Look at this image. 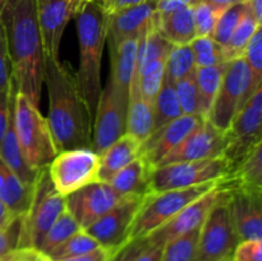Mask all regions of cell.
I'll use <instances>...</instances> for the list:
<instances>
[{"instance_id": "b9f144b4", "label": "cell", "mask_w": 262, "mask_h": 261, "mask_svg": "<svg viewBox=\"0 0 262 261\" xmlns=\"http://www.w3.org/2000/svg\"><path fill=\"white\" fill-rule=\"evenodd\" d=\"M243 60L251 69L256 79L262 82V31L261 27L256 30L251 40L248 41L242 55Z\"/></svg>"}, {"instance_id": "30bf717a", "label": "cell", "mask_w": 262, "mask_h": 261, "mask_svg": "<svg viewBox=\"0 0 262 261\" xmlns=\"http://www.w3.org/2000/svg\"><path fill=\"white\" fill-rule=\"evenodd\" d=\"M128 100L129 95L119 90L109 77L106 84L101 90L92 122L90 148L97 155H101L112 143L127 133Z\"/></svg>"}, {"instance_id": "52a82bcc", "label": "cell", "mask_w": 262, "mask_h": 261, "mask_svg": "<svg viewBox=\"0 0 262 261\" xmlns=\"http://www.w3.org/2000/svg\"><path fill=\"white\" fill-rule=\"evenodd\" d=\"M261 86L262 82L255 78L243 58L228 61L206 119L219 130L227 132L235 114Z\"/></svg>"}, {"instance_id": "277c9868", "label": "cell", "mask_w": 262, "mask_h": 261, "mask_svg": "<svg viewBox=\"0 0 262 261\" xmlns=\"http://www.w3.org/2000/svg\"><path fill=\"white\" fill-rule=\"evenodd\" d=\"M14 128L30 168L36 171L46 168L58 154L48 120L37 105L18 90L14 100Z\"/></svg>"}, {"instance_id": "ee69618b", "label": "cell", "mask_w": 262, "mask_h": 261, "mask_svg": "<svg viewBox=\"0 0 262 261\" xmlns=\"http://www.w3.org/2000/svg\"><path fill=\"white\" fill-rule=\"evenodd\" d=\"M12 81V64H10L9 53H8V44L4 27H3L2 19H0V91L9 90Z\"/></svg>"}, {"instance_id": "7bdbcfd3", "label": "cell", "mask_w": 262, "mask_h": 261, "mask_svg": "<svg viewBox=\"0 0 262 261\" xmlns=\"http://www.w3.org/2000/svg\"><path fill=\"white\" fill-rule=\"evenodd\" d=\"M19 229L20 216L15 217L8 227L0 228V260L7 258L13 251L18 248Z\"/></svg>"}, {"instance_id": "f546056e", "label": "cell", "mask_w": 262, "mask_h": 261, "mask_svg": "<svg viewBox=\"0 0 262 261\" xmlns=\"http://www.w3.org/2000/svg\"><path fill=\"white\" fill-rule=\"evenodd\" d=\"M171 48H173V45L169 41H166L151 23L150 27L138 38L135 76L140 74L148 64L155 61L156 59L168 56Z\"/></svg>"}, {"instance_id": "f1b7e54d", "label": "cell", "mask_w": 262, "mask_h": 261, "mask_svg": "<svg viewBox=\"0 0 262 261\" xmlns=\"http://www.w3.org/2000/svg\"><path fill=\"white\" fill-rule=\"evenodd\" d=\"M227 64L228 63L211 67H197L196 72H194L200 100V114L205 119L207 118V114H209L217 91H219Z\"/></svg>"}, {"instance_id": "4dcf8cb0", "label": "cell", "mask_w": 262, "mask_h": 261, "mask_svg": "<svg viewBox=\"0 0 262 261\" xmlns=\"http://www.w3.org/2000/svg\"><path fill=\"white\" fill-rule=\"evenodd\" d=\"M154 109V130L159 129L163 125L168 124L171 120L179 118L182 114L178 99H177L176 89L173 82L164 78L163 86L156 95L152 104Z\"/></svg>"}, {"instance_id": "d6986e66", "label": "cell", "mask_w": 262, "mask_h": 261, "mask_svg": "<svg viewBox=\"0 0 262 261\" xmlns=\"http://www.w3.org/2000/svg\"><path fill=\"white\" fill-rule=\"evenodd\" d=\"M158 0H146L133 7L125 8L109 15L107 20V42L109 48L117 46L129 38H140L150 27L156 12Z\"/></svg>"}, {"instance_id": "4fadbf2b", "label": "cell", "mask_w": 262, "mask_h": 261, "mask_svg": "<svg viewBox=\"0 0 262 261\" xmlns=\"http://www.w3.org/2000/svg\"><path fill=\"white\" fill-rule=\"evenodd\" d=\"M145 196H128L109 212L84 228L101 247L115 251L129 240V232Z\"/></svg>"}, {"instance_id": "5b68a950", "label": "cell", "mask_w": 262, "mask_h": 261, "mask_svg": "<svg viewBox=\"0 0 262 261\" xmlns=\"http://www.w3.org/2000/svg\"><path fill=\"white\" fill-rule=\"evenodd\" d=\"M66 210V197L55 191L48 166L37 171L27 211L20 216L18 248L38 250L43 237Z\"/></svg>"}, {"instance_id": "8992f818", "label": "cell", "mask_w": 262, "mask_h": 261, "mask_svg": "<svg viewBox=\"0 0 262 261\" xmlns=\"http://www.w3.org/2000/svg\"><path fill=\"white\" fill-rule=\"evenodd\" d=\"M220 181L206 182L182 189L147 193L138 210L129 232V240L146 238L163 227L189 204L204 196L207 192L217 188Z\"/></svg>"}, {"instance_id": "bcb514c9", "label": "cell", "mask_w": 262, "mask_h": 261, "mask_svg": "<svg viewBox=\"0 0 262 261\" xmlns=\"http://www.w3.org/2000/svg\"><path fill=\"white\" fill-rule=\"evenodd\" d=\"M232 257L234 261H262V240L241 241Z\"/></svg>"}, {"instance_id": "603a6c76", "label": "cell", "mask_w": 262, "mask_h": 261, "mask_svg": "<svg viewBox=\"0 0 262 261\" xmlns=\"http://www.w3.org/2000/svg\"><path fill=\"white\" fill-rule=\"evenodd\" d=\"M141 145L142 142L129 133H124L112 143L100 155L99 181L107 183L118 171L140 158Z\"/></svg>"}, {"instance_id": "484cf974", "label": "cell", "mask_w": 262, "mask_h": 261, "mask_svg": "<svg viewBox=\"0 0 262 261\" xmlns=\"http://www.w3.org/2000/svg\"><path fill=\"white\" fill-rule=\"evenodd\" d=\"M138 38L122 41L110 49V74L115 84L124 94L129 95L130 83L136 71Z\"/></svg>"}, {"instance_id": "ba28073f", "label": "cell", "mask_w": 262, "mask_h": 261, "mask_svg": "<svg viewBox=\"0 0 262 261\" xmlns=\"http://www.w3.org/2000/svg\"><path fill=\"white\" fill-rule=\"evenodd\" d=\"M229 196V191L223 188L222 196L200 227L196 261H223L232 257L239 243Z\"/></svg>"}, {"instance_id": "f6af8a7d", "label": "cell", "mask_w": 262, "mask_h": 261, "mask_svg": "<svg viewBox=\"0 0 262 261\" xmlns=\"http://www.w3.org/2000/svg\"><path fill=\"white\" fill-rule=\"evenodd\" d=\"M148 245L146 238H138V240H128L123 243L120 247L113 251L107 261H133L136 256Z\"/></svg>"}, {"instance_id": "7a4b0ae2", "label": "cell", "mask_w": 262, "mask_h": 261, "mask_svg": "<svg viewBox=\"0 0 262 261\" xmlns=\"http://www.w3.org/2000/svg\"><path fill=\"white\" fill-rule=\"evenodd\" d=\"M43 84L49 95V128L58 153L90 148L92 118L82 97L76 72L67 63L46 56Z\"/></svg>"}, {"instance_id": "60d3db41", "label": "cell", "mask_w": 262, "mask_h": 261, "mask_svg": "<svg viewBox=\"0 0 262 261\" xmlns=\"http://www.w3.org/2000/svg\"><path fill=\"white\" fill-rule=\"evenodd\" d=\"M224 10V8L209 3H196L193 5V14L197 37H211L217 19Z\"/></svg>"}, {"instance_id": "8d00e7d4", "label": "cell", "mask_w": 262, "mask_h": 261, "mask_svg": "<svg viewBox=\"0 0 262 261\" xmlns=\"http://www.w3.org/2000/svg\"><path fill=\"white\" fill-rule=\"evenodd\" d=\"M97 247H101L99 242L94 240L89 233L81 229L45 256H48L51 261H59L64 260V258L83 255V253L90 252V251L95 250Z\"/></svg>"}, {"instance_id": "f5cc1de1", "label": "cell", "mask_w": 262, "mask_h": 261, "mask_svg": "<svg viewBox=\"0 0 262 261\" xmlns=\"http://www.w3.org/2000/svg\"><path fill=\"white\" fill-rule=\"evenodd\" d=\"M161 251L163 247H159V246H152L148 243L133 261H160L161 257Z\"/></svg>"}, {"instance_id": "e575fe53", "label": "cell", "mask_w": 262, "mask_h": 261, "mask_svg": "<svg viewBox=\"0 0 262 261\" xmlns=\"http://www.w3.org/2000/svg\"><path fill=\"white\" fill-rule=\"evenodd\" d=\"M166 58L168 56L156 59L155 61L148 64L140 74L133 76V79L137 82L141 95L151 105L154 104V100H155L156 95L159 94L161 86H163L164 77H165Z\"/></svg>"}, {"instance_id": "11a10c76", "label": "cell", "mask_w": 262, "mask_h": 261, "mask_svg": "<svg viewBox=\"0 0 262 261\" xmlns=\"http://www.w3.org/2000/svg\"><path fill=\"white\" fill-rule=\"evenodd\" d=\"M15 217L18 216H13V215L10 214L9 210L7 209V206H5L2 202V200H0V228L8 227Z\"/></svg>"}, {"instance_id": "db71d44e", "label": "cell", "mask_w": 262, "mask_h": 261, "mask_svg": "<svg viewBox=\"0 0 262 261\" xmlns=\"http://www.w3.org/2000/svg\"><path fill=\"white\" fill-rule=\"evenodd\" d=\"M246 8L258 23L262 22V0H246Z\"/></svg>"}, {"instance_id": "83f0119b", "label": "cell", "mask_w": 262, "mask_h": 261, "mask_svg": "<svg viewBox=\"0 0 262 261\" xmlns=\"http://www.w3.org/2000/svg\"><path fill=\"white\" fill-rule=\"evenodd\" d=\"M152 169L142 158L118 171L107 183L123 196H146L150 193V176Z\"/></svg>"}, {"instance_id": "ab89813d", "label": "cell", "mask_w": 262, "mask_h": 261, "mask_svg": "<svg viewBox=\"0 0 262 261\" xmlns=\"http://www.w3.org/2000/svg\"><path fill=\"white\" fill-rule=\"evenodd\" d=\"M246 13V4L245 3H239V4L232 5V7L227 8L222 15L217 19L216 26L214 28L211 38H214L219 45L225 46L229 41L230 36L234 32L235 27L239 23L241 18Z\"/></svg>"}, {"instance_id": "8fae6325", "label": "cell", "mask_w": 262, "mask_h": 261, "mask_svg": "<svg viewBox=\"0 0 262 261\" xmlns=\"http://www.w3.org/2000/svg\"><path fill=\"white\" fill-rule=\"evenodd\" d=\"M100 155L91 148H73L56 154L48 165L51 183L58 193L68 194L99 181Z\"/></svg>"}, {"instance_id": "7402d4cb", "label": "cell", "mask_w": 262, "mask_h": 261, "mask_svg": "<svg viewBox=\"0 0 262 261\" xmlns=\"http://www.w3.org/2000/svg\"><path fill=\"white\" fill-rule=\"evenodd\" d=\"M152 25L171 45H189L197 37L193 5L168 14H159L155 12Z\"/></svg>"}, {"instance_id": "1f68e13d", "label": "cell", "mask_w": 262, "mask_h": 261, "mask_svg": "<svg viewBox=\"0 0 262 261\" xmlns=\"http://www.w3.org/2000/svg\"><path fill=\"white\" fill-rule=\"evenodd\" d=\"M260 27L261 23H258L246 8V13L241 18L239 23L230 36L229 41H228L227 45L223 46L225 61H232L242 58L243 51H245L248 41L251 40L256 30Z\"/></svg>"}, {"instance_id": "c3c4849f", "label": "cell", "mask_w": 262, "mask_h": 261, "mask_svg": "<svg viewBox=\"0 0 262 261\" xmlns=\"http://www.w3.org/2000/svg\"><path fill=\"white\" fill-rule=\"evenodd\" d=\"M2 261H51L35 248H17Z\"/></svg>"}, {"instance_id": "6f0895ef", "label": "cell", "mask_w": 262, "mask_h": 261, "mask_svg": "<svg viewBox=\"0 0 262 261\" xmlns=\"http://www.w3.org/2000/svg\"><path fill=\"white\" fill-rule=\"evenodd\" d=\"M81 2H84V3H90V2H100V3H102V2H104V0H81Z\"/></svg>"}, {"instance_id": "3957f363", "label": "cell", "mask_w": 262, "mask_h": 261, "mask_svg": "<svg viewBox=\"0 0 262 261\" xmlns=\"http://www.w3.org/2000/svg\"><path fill=\"white\" fill-rule=\"evenodd\" d=\"M74 18L79 44V67L76 77L94 122L102 90L101 59L107 40L109 15L100 2H82Z\"/></svg>"}, {"instance_id": "2e32d148", "label": "cell", "mask_w": 262, "mask_h": 261, "mask_svg": "<svg viewBox=\"0 0 262 261\" xmlns=\"http://www.w3.org/2000/svg\"><path fill=\"white\" fill-rule=\"evenodd\" d=\"M81 4V0H36L38 26L48 58L59 60L64 31L77 15Z\"/></svg>"}, {"instance_id": "d6a6232c", "label": "cell", "mask_w": 262, "mask_h": 261, "mask_svg": "<svg viewBox=\"0 0 262 261\" xmlns=\"http://www.w3.org/2000/svg\"><path fill=\"white\" fill-rule=\"evenodd\" d=\"M193 51L191 45H173L165 63V77L169 82L176 83L178 79L196 71Z\"/></svg>"}, {"instance_id": "816d5d0a", "label": "cell", "mask_w": 262, "mask_h": 261, "mask_svg": "<svg viewBox=\"0 0 262 261\" xmlns=\"http://www.w3.org/2000/svg\"><path fill=\"white\" fill-rule=\"evenodd\" d=\"M143 2H146V0H104L101 4L104 7L105 12L107 13V15H110L113 13H117L119 10L133 7V5H137Z\"/></svg>"}, {"instance_id": "6da1fadb", "label": "cell", "mask_w": 262, "mask_h": 261, "mask_svg": "<svg viewBox=\"0 0 262 261\" xmlns=\"http://www.w3.org/2000/svg\"><path fill=\"white\" fill-rule=\"evenodd\" d=\"M0 19L18 92L38 106L46 55L37 20L36 0H2Z\"/></svg>"}, {"instance_id": "836d02e7", "label": "cell", "mask_w": 262, "mask_h": 261, "mask_svg": "<svg viewBox=\"0 0 262 261\" xmlns=\"http://www.w3.org/2000/svg\"><path fill=\"white\" fill-rule=\"evenodd\" d=\"M81 229V225L77 223V220L67 210H64L48 230L37 251H40L43 255H48L50 251H53L60 243H63Z\"/></svg>"}, {"instance_id": "5bb4252c", "label": "cell", "mask_w": 262, "mask_h": 261, "mask_svg": "<svg viewBox=\"0 0 262 261\" xmlns=\"http://www.w3.org/2000/svg\"><path fill=\"white\" fill-rule=\"evenodd\" d=\"M128 196L118 193L109 183L95 182L66 197V210L82 229L109 212Z\"/></svg>"}, {"instance_id": "7dc6e473", "label": "cell", "mask_w": 262, "mask_h": 261, "mask_svg": "<svg viewBox=\"0 0 262 261\" xmlns=\"http://www.w3.org/2000/svg\"><path fill=\"white\" fill-rule=\"evenodd\" d=\"M15 91H17V86H15L14 79L10 83L9 90L0 91V142H2L5 129H7L10 110H12L13 101H14Z\"/></svg>"}, {"instance_id": "e0dca14e", "label": "cell", "mask_w": 262, "mask_h": 261, "mask_svg": "<svg viewBox=\"0 0 262 261\" xmlns=\"http://www.w3.org/2000/svg\"><path fill=\"white\" fill-rule=\"evenodd\" d=\"M222 192L223 187L222 181H220V186L217 188L212 189L204 196L194 200L192 204H189L182 211H179L176 216L166 222L163 227H160L155 232L151 233L148 237H146L147 242L152 246L163 247L165 243L201 227L204 220L206 219L209 212L211 211L214 205L222 196Z\"/></svg>"}, {"instance_id": "4316f807", "label": "cell", "mask_w": 262, "mask_h": 261, "mask_svg": "<svg viewBox=\"0 0 262 261\" xmlns=\"http://www.w3.org/2000/svg\"><path fill=\"white\" fill-rule=\"evenodd\" d=\"M154 132L152 105L143 99L138 84L132 79L127 110V133L143 142Z\"/></svg>"}, {"instance_id": "7c38bea8", "label": "cell", "mask_w": 262, "mask_h": 261, "mask_svg": "<svg viewBox=\"0 0 262 261\" xmlns=\"http://www.w3.org/2000/svg\"><path fill=\"white\" fill-rule=\"evenodd\" d=\"M261 123L262 86L241 107L225 132L227 145L223 156L232 165V171L256 145L262 142Z\"/></svg>"}, {"instance_id": "74e56055", "label": "cell", "mask_w": 262, "mask_h": 261, "mask_svg": "<svg viewBox=\"0 0 262 261\" xmlns=\"http://www.w3.org/2000/svg\"><path fill=\"white\" fill-rule=\"evenodd\" d=\"M196 67H211L225 61L223 46L211 37H196L191 44Z\"/></svg>"}, {"instance_id": "d4e9b609", "label": "cell", "mask_w": 262, "mask_h": 261, "mask_svg": "<svg viewBox=\"0 0 262 261\" xmlns=\"http://www.w3.org/2000/svg\"><path fill=\"white\" fill-rule=\"evenodd\" d=\"M0 158L19 177L23 183L32 186L38 170L36 171L32 168H30L27 161L25 160V156H23L22 148H20L17 132H15L14 128V101H13L12 110H10L7 129H5L4 136H3L2 142H0Z\"/></svg>"}, {"instance_id": "9f6ffc18", "label": "cell", "mask_w": 262, "mask_h": 261, "mask_svg": "<svg viewBox=\"0 0 262 261\" xmlns=\"http://www.w3.org/2000/svg\"><path fill=\"white\" fill-rule=\"evenodd\" d=\"M201 2L209 3V4L216 5V7L227 9V8L232 7V5L239 4V3H245L246 0H196V3H201Z\"/></svg>"}, {"instance_id": "ac0fdd59", "label": "cell", "mask_w": 262, "mask_h": 261, "mask_svg": "<svg viewBox=\"0 0 262 261\" xmlns=\"http://www.w3.org/2000/svg\"><path fill=\"white\" fill-rule=\"evenodd\" d=\"M205 118L199 115H181L168 124L154 130L141 145V158L151 169L158 164L186 137Z\"/></svg>"}, {"instance_id": "681fc988", "label": "cell", "mask_w": 262, "mask_h": 261, "mask_svg": "<svg viewBox=\"0 0 262 261\" xmlns=\"http://www.w3.org/2000/svg\"><path fill=\"white\" fill-rule=\"evenodd\" d=\"M196 4V0H158L156 2V13L168 14L186 7Z\"/></svg>"}, {"instance_id": "94428289", "label": "cell", "mask_w": 262, "mask_h": 261, "mask_svg": "<svg viewBox=\"0 0 262 261\" xmlns=\"http://www.w3.org/2000/svg\"><path fill=\"white\" fill-rule=\"evenodd\" d=\"M0 261H2V260H0Z\"/></svg>"}, {"instance_id": "9a60e30c", "label": "cell", "mask_w": 262, "mask_h": 261, "mask_svg": "<svg viewBox=\"0 0 262 261\" xmlns=\"http://www.w3.org/2000/svg\"><path fill=\"white\" fill-rule=\"evenodd\" d=\"M227 145L225 132L217 129L207 119L197 125L191 133L186 136L160 163L158 166L168 165L183 161H196L204 159L219 158L224 153Z\"/></svg>"}, {"instance_id": "ffe728a7", "label": "cell", "mask_w": 262, "mask_h": 261, "mask_svg": "<svg viewBox=\"0 0 262 261\" xmlns=\"http://www.w3.org/2000/svg\"><path fill=\"white\" fill-rule=\"evenodd\" d=\"M233 222L241 241L262 240V196L228 189Z\"/></svg>"}, {"instance_id": "44dd1931", "label": "cell", "mask_w": 262, "mask_h": 261, "mask_svg": "<svg viewBox=\"0 0 262 261\" xmlns=\"http://www.w3.org/2000/svg\"><path fill=\"white\" fill-rule=\"evenodd\" d=\"M222 187L262 196V142L242 159L228 178L222 179Z\"/></svg>"}, {"instance_id": "680465c9", "label": "cell", "mask_w": 262, "mask_h": 261, "mask_svg": "<svg viewBox=\"0 0 262 261\" xmlns=\"http://www.w3.org/2000/svg\"><path fill=\"white\" fill-rule=\"evenodd\" d=\"M223 261H234V260H233V257H229V258H225V260Z\"/></svg>"}, {"instance_id": "f907efd6", "label": "cell", "mask_w": 262, "mask_h": 261, "mask_svg": "<svg viewBox=\"0 0 262 261\" xmlns=\"http://www.w3.org/2000/svg\"><path fill=\"white\" fill-rule=\"evenodd\" d=\"M112 252L113 251L107 250L105 247H97L95 250L90 251V252L83 253V255L74 256V257L64 258V260L59 261H107Z\"/></svg>"}, {"instance_id": "9c48e42d", "label": "cell", "mask_w": 262, "mask_h": 261, "mask_svg": "<svg viewBox=\"0 0 262 261\" xmlns=\"http://www.w3.org/2000/svg\"><path fill=\"white\" fill-rule=\"evenodd\" d=\"M232 174V165L224 156L196 161L168 164L151 170L150 193L182 189L212 181H222Z\"/></svg>"}, {"instance_id": "91938a15", "label": "cell", "mask_w": 262, "mask_h": 261, "mask_svg": "<svg viewBox=\"0 0 262 261\" xmlns=\"http://www.w3.org/2000/svg\"><path fill=\"white\" fill-rule=\"evenodd\" d=\"M0 2H2V0H0Z\"/></svg>"}, {"instance_id": "cb8c5ba5", "label": "cell", "mask_w": 262, "mask_h": 261, "mask_svg": "<svg viewBox=\"0 0 262 261\" xmlns=\"http://www.w3.org/2000/svg\"><path fill=\"white\" fill-rule=\"evenodd\" d=\"M33 184L23 183L0 158V200L13 216H22L30 206Z\"/></svg>"}, {"instance_id": "f35d334b", "label": "cell", "mask_w": 262, "mask_h": 261, "mask_svg": "<svg viewBox=\"0 0 262 261\" xmlns=\"http://www.w3.org/2000/svg\"><path fill=\"white\" fill-rule=\"evenodd\" d=\"M194 72L188 74V76L183 77V78L178 79L174 83V89H176L177 99H178L182 114L199 115V117H201V114H200V100L199 92H197L196 78H194Z\"/></svg>"}, {"instance_id": "d590c367", "label": "cell", "mask_w": 262, "mask_h": 261, "mask_svg": "<svg viewBox=\"0 0 262 261\" xmlns=\"http://www.w3.org/2000/svg\"><path fill=\"white\" fill-rule=\"evenodd\" d=\"M200 228L165 243L160 261H196Z\"/></svg>"}]
</instances>
